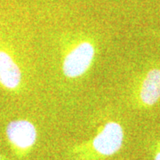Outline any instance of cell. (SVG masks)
I'll return each instance as SVG.
<instances>
[{"mask_svg": "<svg viewBox=\"0 0 160 160\" xmlns=\"http://www.w3.org/2000/svg\"><path fill=\"white\" fill-rule=\"evenodd\" d=\"M123 142V127L118 122L109 121L100 129L91 142L82 145V148H89L96 158H104L116 154L121 149Z\"/></svg>", "mask_w": 160, "mask_h": 160, "instance_id": "1", "label": "cell"}, {"mask_svg": "<svg viewBox=\"0 0 160 160\" xmlns=\"http://www.w3.org/2000/svg\"><path fill=\"white\" fill-rule=\"evenodd\" d=\"M23 74L17 57L6 38L0 36V86L17 92L22 86Z\"/></svg>", "mask_w": 160, "mask_h": 160, "instance_id": "2", "label": "cell"}, {"mask_svg": "<svg viewBox=\"0 0 160 160\" xmlns=\"http://www.w3.org/2000/svg\"><path fill=\"white\" fill-rule=\"evenodd\" d=\"M95 56V48L90 41H81L63 58L62 71L65 77L77 78L90 69Z\"/></svg>", "mask_w": 160, "mask_h": 160, "instance_id": "3", "label": "cell"}, {"mask_svg": "<svg viewBox=\"0 0 160 160\" xmlns=\"http://www.w3.org/2000/svg\"><path fill=\"white\" fill-rule=\"evenodd\" d=\"M6 137L17 153H25L33 147L38 132L35 125L27 119L12 120L6 126Z\"/></svg>", "mask_w": 160, "mask_h": 160, "instance_id": "4", "label": "cell"}, {"mask_svg": "<svg viewBox=\"0 0 160 160\" xmlns=\"http://www.w3.org/2000/svg\"><path fill=\"white\" fill-rule=\"evenodd\" d=\"M138 100L145 108L154 106L160 100V69H149L143 77L138 90Z\"/></svg>", "mask_w": 160, "mask_h": 160, "instance_id": "5", "label": "cell"}, {"mask_svg": "<svg viewBox=\"0 0 160 160\" xmlns=\"http://www.w3.org/2000/svg\"><path fill=\"white\" fill-rule=\"evenodd\" d=\"M154 160H160V141L156 143L154 148Z\"/></svg>", "mask_w": 160, "mask_h": 160, "instance_id": "6", "label": "cell"}, {"mask_svg": "<svg viewBox=\"0 0 160 160\" xmlns=\"http://www.w3.org/2000/svg\"><path fill=\"white\" fill-rule=\"evenodd\" d=\"M0 160H2V158H1V155H0Z\"/></svg>", "mask_w": 160, "mask_h": 160, "instance_id": "7", "label": "cell"}]
</instances>
